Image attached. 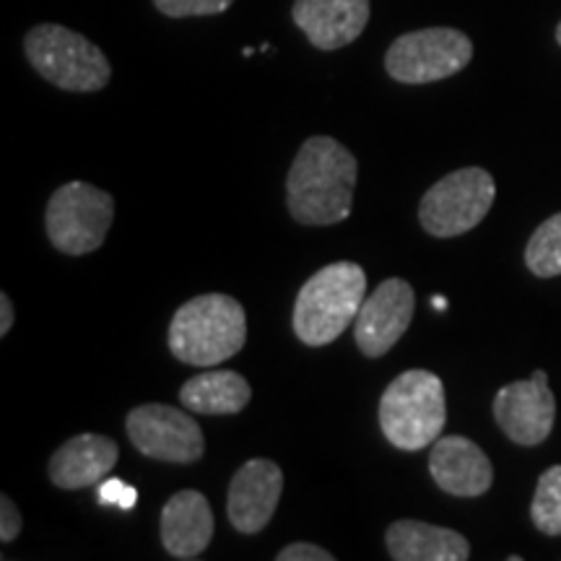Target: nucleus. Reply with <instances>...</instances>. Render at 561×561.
Listing matches in <instances>:
<instances>
[{"instance_id": "obj_1", "label": "nucleus", "mask_w": 561, "mask_h": 561, "mask_svg": "<svg viewBox=\"0 0 561 561\" xmlns=\"http://www.w3.org/2000/svg\"><path fill=\"white\" fill-rule=\"evenodd\" d=\"M359 164L346 146L331 136L301 144L286 178V206L305 227H331L348 219Z\"/></svg>"}, {"instance_id": "obj_2", "label": "nucleus", "mask_w": 561, "mask_h": 561, "mask_svg": "<svg viewBox=\"0 0 561 561\" xmlns=\"http://www.w3.org/2000/svg\"><path fill=\"white\" fill-rule=\"evenodd\" d=\"M248 341V314L229 294H201L170 322V351L182 364L214 367L237 356Z\"/></svg>"}, {"instance_id": "obj_3", "label": "nucleus", "mask_w": 561, "mask_h": 561, "mask_svg": "<svg viewBox=\"0 0 561 561\" xmlns=\"http://www.w3.org/2000/svg\"><path fill=\"white\" fill-rule=\"evenodd\" d=\"M367 276L356 263L341 261L320 268L301 286L294 301V333L307 346H328L341 339L343 331L356 320Z\"/></svg>"}, {"instance_id": "obj_4", "label": "nucleus", "mask_w": 561, "mask_h": 561, "mask_svg": "<svg viewBox=\"0 0 561 561\" xmlns=\"http://www.w3.org/2000/svg\"><path fill=\"white\" fill-rule=\"evenodd\" d=\"M447 424L445 385L430 369H409L388 385L380 401L385 439L405 453L424 450Z\"/></svg>"}, {"instance_id": "obj_5", "label": "nucleus", "mask_w": 561, "mask_h": 561, "mask_svg": "<svg viewBox=\"0 0 561 561\" xmlns=\"http://www.w3.org/2000/svg\"><path fill=\"white\" fill-rule=\"evenodd\" d=\"M24 53L45 81L66 91H100L112 79V66L100 47L83 34L60 24L32 26Z\"/></svg>"}, {"instance_id": "obj_6", "label": "nucleus", "mask_w": 561, "mask_h": 561, "mask_svg": "<svg viewBox=\"0 0 561 561\" xmlns=\"http://www.w3.org/2000/svg\"><path fill=\"white\" fill-rule=\"evenodd\" d=\"M115 219V198L89 182H68L47 203L45 227L50 242L66 255L100 250Z\"/></svg>"}, {"instance_id": "obj_7", "label": "nucleus", "mask_w": 561, "mask_h": 561, "mask_svg": "<svg viewBox=\"0 0 561 561\" xmlns=\"http://www.w3.org/2000/svg\"><path fill=\"white\" fill-rule=\"evenodd\" d=\"M494 178L481 167H466L426 191L419 206V221L426 234L450 240L479 227L494 206Z\"/></svg>"}, {"instance_id": "obj_8", "label": "nucleus", "mask_w": 561, "mask_h": 561, "mask_svg": "<svg viewBox=\"0 0 561 561\" xmlns=\"http://www.w3.org/2000/svg\"><path fill=\"white\" fill-rule=\"evenodd\" d=\"M473 60V42L450 26L409 32L398 37L385 55L390 79L409 87L445 81Z\"/></svg>"}, {"instance_id": "obj_9", "label": "nucleus", "mask_w": 561, "mask_h": 561, "mask_svg": "<svg viewBox=\"0 0 561 561\" xmlns=\"http://www.w3.org/2000/svg\"><path fill=\"white\" fill-rule=\"evenodd\" d=\"M125 430L140 455L161 462H195L206 453L198 421L164 403H146L128 413Z\"/></svg>"}, {"instance_id": "obj_10", "label": "nucleus", "mask_w": 561, "mask_h": 561, "mask_svg": "<svg viewBox=\"0 0 561 561\" xmlns=\"http://www.w3.org/2000/svg\"><path fill=\"white\" fill-rule=\"evenodd\" d=\"M494 419L515 445H541L557 421V398L551 392L549 375L536 369L530 380L504 385L494 396Z\"/></svg>"}, {"instance_id": "obj_11", "label": "nucleus", "mask_w": 561, "mask_h": 561, "mask_svg": "<svg viewBox=\"0 0 561 561\" xmlns=\"http://www.w3.org/2000/svg\"><path fill=\"white\" fill-rule=\"evenodd\" d=\"M413 310H416V294L403 278H388L364 299L359 314L354 320V339L364 356L377 359L403 339L409 331Z\"/></svg>"}, {"instance_id": "obj_12", "label": "nucleus", "mask_w": 561, "mask_h": 561, "mask_svg": "<svg viewBox=\"0 0 561 561\" xmlns=\"http://www.w3.org/2000/svg\"><path fill=\"white\" fill-rule=\"evenodd\" d=\"M284 491V473L268 458L248 460L231 476L227 494V515L231 528L240 533H261L276 515Z\"/></svg>"}, {"instance_id": "obj_13", "label": "nucleus", "mask_w": 561, "mask_h": 561, "mask_svg": "<svg viewBox=\"0 0 561 561\" xmlns=\"http://www.w3.org/2000/svg\"><path fill=\"white\" fill-rule=\"evenodd\" d=\"M291 19L312 47L333 53L367 30L369 0H294Z\"/></svg>"}, {"instance_id": "obj_14", "label": "nucleus", "mask_w": 561, "mask_h": 561, "mask_svg": "<svg viewBox=\"0 0 561 561\" xmlns=\"http://www.w3.org/2000/svg\"><path fill=\"white\" fill-rule=\"evenodd\" d=\"M430 473L434 483L453 496H481L494 483V468L486 453L460 434L434 442Z\"/></svg>"}, {"instance_id": "obj_15", "label": "nucleus", "mask_w": 561, "mask_h": 561, "mask_svg": "<svg viewBox=\"0 0 561 561\" xmlns=\"http://www.w3.org/2000/svg\"><path fill=\"white\" fill-rule=\"evenodd\" d=\"M214 510L201 491H178L161 510V543L174 559H198L214 538Z\"/></svg>"}, {"instance_id": "obj_16", "label": "nucleus", "mask_w": 561, "mask_h": 561, "mask_svg": "<svg viewBox=\"0 0 561 561\" xmlns=\"http://www.w3.org/2000/svg\"><path fill=\"white\" fill-rule=\"evenodd\" d=\"M121 458V447L104 434H79L50 458L47 476L58 489H87L104 481Z\"/></svg>"}, {"instance_id": "obj_17", "label": "nucleus", "mask_w": 561, "mask_h": 561, "mask_svg": "<svg viewBox=\"0 0 561 561\" xmlns=\"http://www.w3.org/2000/svg\"><path fill=\"white\" fill-rule=\"evenodd\" d=\"M388 553L396 561H466L471 543L458 530L421 520H398L385 533Z\"/></svg>"}, {"instance_id": "obj_18", "label": "nucleus", "mask_w": 561, "mask_h": 561, "mask_svg": "<svg viewBox=\"0 0 561 561\" xmlns=\"http://www.w3.org/2000/svg\"><path fill=\"white\" fill-rule=\"evenodd\" d=\"M252 390L240 371L231 369H208L195 375L182 385L180 403L187 411L203 413V416H229L240 413L250 403Z\"/></svg>"}, {"instance_id": "obj_19", "label": "nucleus", "mask_w": 561, "mask_h": 561, "mask_svg": "<svg viewBox=\"0 0 561 561\" xmlns=\"http://www.w3.org/2000/svg\"><path fill=\"white\" fill-rule=\"evenodd\" d=\"M525 265L538 278L561 276V214H553L533 231L525 248Z\"/></svg>"}, {"instance_id": "obj_20", "label": "nucleus", "mask_w": 561, "mask_h": 561, "mask_svg": "<svg viewBox=\"0 0 561 561\" xmlns=\"http://www.w3.org/2000/svg\"><path fill=\"white\" fill-rule=\"evenodd\" d=\"M530 520L543 536H561V466H551L538 479Z\"/></svg>"}, {"instance_id": "obj_21", "label": "nucleus", "mask_w": 561, "mask_h": 561, "mask_svg": "<svg viewBox=\"0 0 561 561\" xmlns=\"http://www.w3.org/2000/svg\"><path fill=\"white\" fill-rule=\"evenodd\" d=\"M234 0H153L159 13L170 19H187V16H216V13L229 11Z\"/></svg>"}, {"instance_id": "obj_22", "label": "nucleus", "mask_w": 561, "mask_h": 561, "mask_svg": "<svg viewBox=\"0 0 561 561\" xmlns=\"http://www.w3.org/2000/svg\"><path fill=\"white\" fill-rule=\"evenodd\" d=\"M96 500L104 507H121V510H133L138 502V491L128 486V483L121 481V479H107V481H100V489H96Z\"/></svg>"}, {"instance_id": "obj_23", "label": "nucleus", "mask_w": 561, "mask_h": 561, "mask_svg": "<svg viewBox=\"0 0 561 561\" xmlns=\"http://www.w3.org/2000/svg\"><path fill=\"white\" fill-rule=\"evenodd\" d=\"M21 533V512L9 494L0 496V541H16Z\"/></svg>"}, {"instance_id": "obj_24", "label": "nucleus", "mask_w": 561, "mask_h": 561, "mask_svg": "<svg viewBox=\"0 0 561 561\" xmlns=\"http://www.w3.org/2000/svg\"><path fill=\"white\" fill-rule=\"evenodd\" d=\"M278 561H333L335 557L314 543H289L276 553Z\"/></svg>"}, {"instance_id": "obj_25", "label": "nucleus", "mask_w": 561, "mask_h": 561, "mask_svg": "<svg viewBox=\"0 0 561 561\" xmlns=\"http://www.w3.org/2000/svg\"><path fill=\"white\" fill-rule=\"evenodd\" d=\"M13 328V305L9 294H0V335H9Z\"/></svg>"}, {"instance_id": "obj_26", "label": "nucleus", "mask_w": 561, "mask_h": 561, "mask_svg": "<svg viewBox=\"0 0 561 561\" xmlns=\"http://www.w3.org/2000/svg\"><path fill=\"white\" fill-rule=\"evenodd\" d=\"M432 301H434V310H445V307H447L445 299H442V297H434Z\"/></svg>"}, {"instance_id": "obj_27", "label": "nucleus", "mask_w": 561, "mask_h": 561, "mask_svg": "<svg viewBox=\"0 0 561 561\" xmlns=\"http://www.w3.org/2000/svg\"><path fill=\"white\" fill-rule=\"evenodd\" d=\"M557 42L561 45V21H559V26H557Z\"/></svg>"}]
</instances>
